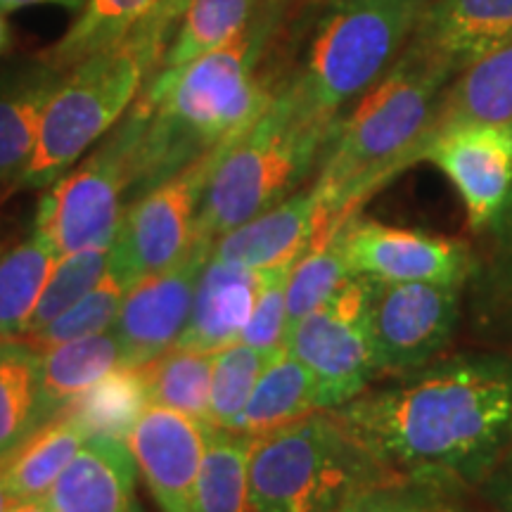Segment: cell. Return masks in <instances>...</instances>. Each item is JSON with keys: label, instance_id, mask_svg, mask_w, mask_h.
Here are the masks:
<instances>
[{"label": "cell", "instance_id": "cell-37", "mask_svg": "<svg viewBox=\"0 0 512 512\" xmlns=\"http://www.w3.org/2000/svg\"><path fill=\"white\" fill-rule=\"evenodd\" d=\"M489 226L496 230V247L491 249L489 271H484L482 294L489 316L512 325V195Z\"/></svg>", "mask_w": 512, "mask_h": 512}, {"label": "cell", "instance_id": "cell-4", "mask_svg": "<svg viewBox=\"0 0 512 512\" xmlns=\"http://www.w3.org/2000/svg\"><path fill=\"white\" fill-rule=\"evenodd\" d=\"M339 121L313 105L297 76H287L264 114L228 145L211 171L195 238L214 242L294 195L323 162Z\"/></svg>", "mask_w": 512, "mask_h": 512}, {"label": "cell", "instance_id": "cell-46", "mask_svg": "<svg viewBox=\"0 0 512 512\" xmlns=\"http://www.w3.org/2000/svg\"><path fill=\"white\" fill-rule=\"evenodd\" d=\"M133 512H140V508H138V505H136V510H133Z\"/></svg>", "mask_w": 512, "mask_h": 512}, {"label": "cell", "instance_id": "cell-24", "mask_svg": "<svg viewBox=\"0 0 512 512\" xmlns=\"http://www.w3.org/2000/svg\"><path fill=\"white\" fill-rule=\"evenodd\" d=\"M41 354V403L38 425L57 415L91 384L121 366L119 339L112 332H98L57 344Z\"/></svg>", "mask_w": 512, "mask_h": 512}, {"label": "cell", "instance_id": "cell-15", "mask_svg": "<svg viewBox=\"0 0 512 512\" xmlns=\"http://www.w3.org/2000/svg\"><path fill=\"white\" fill-rule=\"evenodd\" d=\"M209 430L211 425L190 415L147 406L128 434V451L162 512H192Z\"/></svg>", "mask_w": 512, "mask_h": 512}, {"label": "cell", "instance_id": "cell-20", "mask_svg": "<svg viewBox=\"0 0 512 512\" xmlns=\"http://www.w3.org/2000/svg\"><path fill=\"white\" fill-rule=\"evenodd\" d=\"M477 124H512V38L446 83L427 140L448 128Z\"/></svg>", "mask_w": 512, "mask_h": 512}, {"label": "cell", "instance_id": "cell-42", "mask_svg": "<svg viewBox=\"0 0 512 512\" xmlns=\"http://www.w3.org/2000/svg\"><path fill=\"white\" fill-rule=\"evenodd\" d=\"M17 503L19 501L10 494L8 484H5V479H3V470H0V512H12V508H15Z\"/></svg>", "mask_w": 512, "mask_h": 512}, {"label": "cell", "instance_id": "cell-6", "mask_svg": "<svg viewBox=\"0 0 512 512\" xmlns=\"http://www.w3.org/2000/svg\"><path fill=\"white\" fill-rule=\"evenodd\" d=\"M164 50V38L136 24L119 46L69 69L43 110L27 169L8 190H43L67 174L126 117Z\"/></svg>", "mask_w": 512, "mask_h": 512}, {"label": "cell", "instance_id": "cell-31", "mask_svg": "<svg viewBox=\"0 0 512 512\" xmlns=\"http://www.w3.org/2000/svg\"><path fill=\"white\" fill-rule=\"evenodd\" d=\"M140 368L152 406L171 408L209 425L214 354L171 347Z\"/></svg>", "mask_w": 512, "mask_h": 512}, {"label": "cell", "instance_id": "cell-7", "mask_svg": "<svg viewBox=\"0 0 512 512\" xmlns=\"http://www.w3.org/2000/svg\"><path fill=\"white\" fill-rule=\"evenodd\" d=\"M427 0H330L311 36L299 86L325 117L342 119L408 46Z\"/></svg>", "mask_w": 512, "mask_h": 512}, {"label": "cell", "instance_id": "cell-3", "mask_svg": "<svg viewBox=\"0 0 512 512\" xmlns=\"http://www.w3.org/2000/svg\"><path fill=\"white\" fill-rule=\"evenodd\" d=\"M456 67L411 36L389 72L339 121L313 181L323 235L356 214L363 200L396 174L420 162L434 112Z\"/></svg>", "mask_w": 512, "mask_h": 512}, {"label": "cell", "instance_id": "cell-8", "mask_svg": "<svg viewBox=\"0 0 512 512\" xmlns=\"http://www.w3.org/2000/svg\"><path fill=\"white\" fill-rule=\"evenodd\" d=\"M140 131L143 117L131 105L91 155L81 157L72 171L43 192L34 230L48 240L57 256L114 245L124 211L131 204Z\"/></svg>", "mask_w": 512, "mask_h": 512}, {"label": "cell", "instance_id": "cell-29", "mask_svg": "<svg viewBox=\"0 0 512 512\" xmlns=\"http://www.w3.org/2000/svg\"><path fill=\"white\" fill-rule=\"evenodd\" d=\"M264 0H190L159 60L157 72H176L233 38Z\"/></svg>", "mask_w": 512, "mask_h": 512}, {"label": "cell", "instance_id": "cell-13", "mask_svg": "<svg viewBox=\"0 0 512 512\" xmlns=\"http://www.w3.org/2000/svg\"><path fill=\"white\" fill-rule=\"evenodd\" d=\"M211 247V240L195 238L176 266L143 278L128 290L112 325L121 347V366L140 368L174 347L188 323Z\"/></svg>", "mask_w": 512, "mask_h": 512}, {"label": "cell", "instance_id": "cell-33", "mask_svg": "<svg viewBox=\"0 0 512 512\" xmlns=\"http://www.w3.org/2000/svg\"><path fill=\"white\" fill-rule=\"evenodd\" d=\"M112 249L114 245H105L57 256L53 271L48 275V283L41 292V299H38L36 309L31 313L27 330L19 339L31 337L48 328L57 316H62L79 299L86 297L110 268Z\"/></svg>", "mask_w": 512, "mask_h": 512}, {"label": "cell", "instance_id": "cell-26", "mask_svg": "<svg viewBox=\"0 0 512 512\" xmlns=\"http://www.w3.org/2000/svg\"><path fill=\"white\" fill-rule=\"evenodd\" d=\"M150 406L143 368L117 366L91 384L64 411L88 437L126 441L140 415Z\"/></svg>", "mask_w": 512, "mask_h": 512}, {"label": "cell", "instance_id": "cell-1", "mask_svg": "<svg viewBox=\"0 0 512 512\" xmlns=\"http://www.w3.org/2000/svg\"><path fill=\"white\" fill-rule=\"evenodd\" d=\"M401 482L479 486L512 444V356H456L335 408Z\"/></svg>", "mask_w": 512, "mask_h": 512}, {"label": "cell", "instance_id": "cell-11", "mask_svg": "<svg viewBox=\"0 0 512 512\" xmlns=\"http://www.w3.org/2000/svg\"><path fill=\"white\" fill-rule=\"evenodd\" d=\"M458 285H370V332L382 373H413L446 347L456 330Z\"/></svg>", "mask_w": 512, "mask_h": 512}, {"label": "cell", "instance_id": "cell-41", "mask_svg": "<svg viewBox=\"0 0 512 512\" xmlns=\"http://www.w3.org/2000/svg\"><path fill=\"white\" fill-rule=\"evenodd\" d=\"M86 0H0V12L10 15V12L24 10V8H36V5H55V8L79 12Z\"/></svg>", "mask_w": 512, "mask_h": 512}, {"label": "cell", "instance_id": "cell-9", "mask_svg": "<svg viewBox=\"0 0 512 512\" xmlns=\"http://www.w3.org/2000/svg\"><path fill=\"white\" fill-rule=\"evenodd\" d=\"M370 285L366 275H351L287 332L285 347L316 377L325 408L344 406L382 375L370 332Z\"/></svg>", "mask_w": 512, "mask_h": 512}, {"label": "cell", "instance_id": "cell-45", "mask_svg": "<svg viewBox=\"0 0 512 512\" xmlns=\"http://www.w3.org/2000/svg\"><path fill=\"white\" fill-rule=\"evenodd\" d=\"M373 494H375V491H373ZM373 494L356 498V501L342 505V508L335 510V512H368L370 510V498H373Z\"/></svg>", "mask_w": 512, "mask_h": 512}, {"label": "cell", "instance_id": "cell-44", "mask_svg": "<svg viewBox=\"0 0 512 512\" xmlns=\"http://www.w3.org/2000/svg\"><path fill=\"white\" fill-rule=\"evenodd\" d=\"M12 512H50L46 498H38V501H19Z\"/></svg>", "mask_w": 512, "mask_h": 512}, {"label": "cell", "instance_id": "cell-10", "mask_svg": "<svg viewBox=\"0 0 512 512\" xmlns=\"http://www.w3.org/2000/svg\"><path fill=\"white\" fill-rule=\"evenodd\" d=\"M228 145L204 152L128 204L110 259L128 285L176 266L188 254L204 188Z\"/></svg>", "mask_w": 512, "mask_h": 512}, {"label": "cell", "instance_id": "cell-12", "mask_svg": "<svg viewBox=\"0 0 512 512\" xmlns=\"http://www.w3.org/2000/svg\"><path fill=\"white\" fill-rule=\"evenodd\" d=\"M354 275L377 283L458 285L475 273V254L463 240L434 238L418 230L384 226L351 214L339 226Z\"/></svg>", "mask_w": 512, "mask_h": 512}, {"label": "cell", "instance_id": "cell-23", "mask_svg": "<svg viewBox=\"0 0 512 512\" xmlns=\"http://www.w3.org/2000/svg\"><path fill=\"white\" fill-rule=\"evenodd\" d=\"M86 439L88 434L67 411L41 422L34 432L0 456V470L10 494L17 501L46 498L50 486L57 482L64 467L72 463Z\"/></svg>", "mask_w": 512, "mask_h": 512}, {"label": "cell", "instance_id": "cell-5", "mask_svg": "<svg viewBox=\"0 0 512 512\" xmlns=\"http://www.w3.org/2000/svg\"><path fill=\"white\" fill-rule=\"evenodd\" d=\"M399 482L335 408L249 441L252 512H335Z\"/></svg>", "mask_w": 512, "mask_h": 512}, {"label": "cell", "instance_id": "cell-36", "mask_svg": "<svg viewBox=\"0 0 512 512\" xmlns=\"http://www.w3.org/2000/svg\"><path fill=\"white\" fill-rule=\"evenodd\" d=\"M294 264H283L259 271V290L249 316V323L242 330L240 342L249 347L275 354L285 347L287 339V283Z\"/></svg>", "mask_w": 512, "mask_h": 512}, {"label": "cell", "instance_id": "cell-32", "mask_svg": "<svg viewBox=\"0 0 512 512\" xmlns=\"http://www.w3.org/2000/svg\"><path fill=\"white\" fill-rule=\"evenodd\" d=\"M342 230L316 238L292 266L287 283V332L297 320L325 304L351 278Z\"/></svg>", "mask_w": 512, "mask_h": 512}, {"label": "cell", "instance_id": "cell-30", "mask_svg": "<svg viewBox=\"0 0 512 512\" xmlns=\"http://www.w3.org/2000/svg\"><path fill=\"white\" fill-rule=\"evenodd\" d=\"M41 354L22 339L0 342V456L38 427Z\"/></svg>", "mask_w": 512, "mask_h": 512}, {"label": "cell", "instance_id": "cell-14", "mask_svg": "<svg viewBox=\"0 0 512 512\" xmlns=\"http://www.w3.org/2000/svg\"><path fill=\"white\" fill-rule=\"evenodd\" d=\"M420 162L437 164L456 185L472 230L489 228L512 195V124L448 128L427 140Z\"/></svg>", "mask_w": 512, "mask_h": 512}, {"label": "cell", "instance_id": "cell-21", "mask_svg": "<svg viewBox=\"0 0 512 512\" xmlns=\"http://www.w3.org/2000/svg\"><path fill=\"white\" fill-rule=\"evenodd\" d=\"M62 76L43 60L0 76V185L10 188L27 169L43 110Z\"/></svg>", "mask_w": 512, "mask_h": 512}, {"label": "cell", "instance_id": "cell-35", "mask_svg": "<svg viewBox=\"0 0 512 512\" xmlns=\"http://www.w3.org/2000/svg\"><path fill=\"white\" fill-rule=\"evenodd\" d=\"M271 354L235 342L214 354V375H211L209 425L230 430L235 418L242 413L261 370L266 368Z\"/></svg>", "mask_w": 512, "mask_h": 512}, {"label": "cell", "instance_id": "cell-43", "mask_svg": "<svg viewBox=\"0 0 512 512\" xmlns=\"http://www.w3.org/2000/svg\"><path fill=\"white\" fill-rule=\"evenodd\" d=\"M12 46V31L8 19H5V12H0V55L8 53Z\"/></svg>", "mask_w": 512, "mask_h": 512}, {"label": "cell", "instance_id": "cell-28", "mask_svg": "<svg viewBox=\"0 0 512 512\" xmlns=\"http://www.w3.org/2000/svg\"><path fill=\"white\" fill-rule=\"evenodd\" d=\"M249 441L245 434L211 427L197 472L192 512H252Z\"/></svg>", "mask_w": 512, "mask_h": 512}, {"label": "cell", "instance_id": "cell-39", "mask_svg": "<svg viewBox=\"0 0 512 512\" xmlns=\"http://www.w3.org/2000/svg\"><path fill=\"white\" fill-rule=\"evenodd\" d=\"M479 489L498 512H512V444L486 472V477L479 482Z\"/></svg>", "mask_w": 512, "mask_h": 512}, {"label": "cell", "instance_id": "cell-34", "mask_svg": "<svg viewBox=\"0 0 512 512\" xmlns=\"http://www.w3.org/2000/svg\"><path fill=\"white\" fill-rule=\"evenodd\" d=\"M128 290H131V285H128L124 275L110 264L100 283L95 285L86 297L79 299V302H76L72 309L64 311L62 316H57L48 328H43L41 332H36V335L31 337H24L22 342H27L29 347H34L36 351H48L57 347V344L69 342V339L105 332L110 325H114V320H117Z\"/></svg>", "mask_w": 512, "mask_h": 512}, {"label": "cell", "instance_id": "cell-2", "mask_svg": "<svg viewBox=\"0 0 512 512\" xmlns=\"http://www.w3.org/2000/svg\"><path fill=\"white\" fill-rule=\"evenodd\" d=\"M287 0H264L233 38L176 72L152 74L133 102L140 117L133 195H143L214 147L233 143L271 105L287 76L268 67Z\"/></svg>", "mask_w": 512, "mask_h": 512}, {"label": "cell", "instance_id": "cell-27", "mask_svg": "<svg viewBox=\"0 0 512 512\" xmlns=\"http://www.w3.org/2000/svg\"><path fill=\"white\" fill-rule=\"evenodd\" d=\"M55 261V249L36 230L0 254V342L24 335Z\"/></svg>", "mask_w": 512, "mask_h": 512}, {"label": "cell", "instance_id": "cell-17", "mask_svg": "<svg viewBox=\"0 0 512 512\" xmlns=\"http://www.w3.org/2000/svg\"><path fill=\"white\" fill-rule=\"evenodd\" d=\"M136 460L124 441L88 437L50 486V512H133Z\"/></svg>", "mask_w": 512, "mask_h": 512}, {"label": "cell", "instance_id": "cell-22", "mask_svg": "<svg viewBox=\"0 0 512 512\" xmlns=\"http://www.w3.org/2000/svg\"><path fill=\"white\" fill-rule=\"evenodd\" d=\"M320 408L325 406L316 377L290 349L283 347L268 358L252 396L230 425V432L259 437Z\"/></svg>", "mask_w": 512, "mask_h": 512}, {"label": "cell", "instance_id": "cell-19", "mask_svg": "<svg viewBox=\"0 0 512 512\" xmlns=\"http://www.w3.org/2000/svg\"><path fill=\"white\" fill-rule=\"evenodd\" d=\"M415 36L456 67L512 38V0H427Z\"/></svg>", "mask_w": 512, "mask_h": 512}, {"label": "cell", "instance_id": "cell-18", "mask_svg": "<svg viewBox=\"0 0 512 512\" xmlns=\"http://www.w3.org/2000/svg\"><path fill=\"white\" fill-rule=\"evenodd\" d=\"M259 271L226 264L209 256L197 283L188 323L174 347L216 354L240 342L242 330L252 316Z\"/></svg>", "mask_w": 512, "mask_h": 512}, {"label": "cell", "instance_id": "cell-38", "mask_svg": "<svg viewBox=\"0 0 512 512\" xmlns=\"http://www.w3.org/2000/svg\"><path fill=\"white\" fill-rule=\"evenodd\" d=\"M453 494L439 484L399 482L375 491L368 512H467Z\"/></svg>", "mask_w": 512, "mask_h": 512}, {"label": "cell", "instance_id": "cell-25", "mask_svg": "<svg viewBox=\"0 0 512 512\" xmlns=\"http://www.w3.org/2000/svg\"><path fill=\"white\" fill-rule=\"evenodd\" d=\"M157 3L159 0H86L72 27L60 41L43 50L38 60L67 74L88 57L119 46Z\"/></svg>", "mask_w": 512, "mask_h": 512}, {"label": "cell", "instance_id": "cell-40", "mask_svg": "<svg viewBox=\"0 0 512 512\" xmlns=\"http://www.w3.org/2000/svg\"><path fill=\"white\" fill-rule=\"evenodd\" d=\"M190 5V0H159V3L152 8L147 15L140 19V27L150 31L159 38H164L169 43V34H174V27L178 24V19L185 12V8Z\"/></svg>", "mask_w": 512, "mask_h": 512}, {"label": "cell", "instance_id": "cell-16", "mask_svg": "<svg viewBox=\"0 0 512 512\" xmlns=\"http://www.w3.org/2000/svg\"><path fill=\"white\" fill-rule=\"evenodd\" d=\"M320 233H323L320 200L313 185H309L264 214L216 238L211 256L247 271H266L273 266L297 264L299 256Z\"/></svg>", "mask_w": 512, "mask_h": 512}]
</instances>
